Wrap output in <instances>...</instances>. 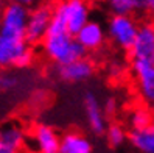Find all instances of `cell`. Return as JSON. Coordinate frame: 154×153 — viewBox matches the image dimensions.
<instances>
[{"label":"cell","instance_id":"21","mask_svg":"<svg viewBox=\"0 0 154 153\" xmlns=\"http://www.w3.org/2000/svg\"><path fill=\"white\" fill-rule=\"evenodd\" d=\"M10 2H16V3H20L26 8H33L36 5H39V3H44L45 0H10Z\"/></svg>","mask_w":154,"mask_h":153},{"label":"cell","instance_id":"15","mask_svg":"<svg viewBox=\"0 0 154 153\" xmlns=\"http://www.w3.org/2000/svg\"><path fill=\"white\" fill-rule=\"evenodd\" d=\"M128 142L135 151L154 153V123L128 131Z\"/></svg>","mask_w":154,"mask_h":153},{"label":"cell","instance_id":"17","mask_svg":"<svg viewBox=\"0 0 154 153\" xmlns=\"http://www.w3.org/2000/svg\"><path fill=\"white\" fill-rule=\"evenodd\" d=\"M104 138L111 148H120L128 142V131L122 123H107Z\"/></svg>","mask_w":154,"mask_h":153},{"label":"cell","instance_id":"2","mask_svg":"<svg viewBox=\"0 0 154 153\" xmlns=\"http://www.w3.org/2000/svg\"><path fill=\"white\" fill-rule=\"evenodd\" d=\"M34 50L25 38L0 34V69L28 67L34 62Z\"/></svg>","mask_w":154,"mask_h":153},{"label":"cell","instance_id":"6","mask_svg":"<svg viewBox=\"0 0 154 153\" xmlns=\"http://www.w3.org/2000/svg\"><path fill=\"white\" fill-rule=\"evenodd\" d=\"M53 19V6L48 3H39L30 8L28 21L25 28V39L31 46L41 44L45 33L48 31V27Z\"/></svg>","mask_w":154,"mask_h":153},{"label":"cell","instance_id":"16","mask_svg":"<svg viewBox=\"0 0 154 153\" xmlns=\"http://www.w3.org/2000/svg\"><path fill=\"white\" fill-rule=\"evenodd\" d=\"M128 125L129 128H143L148 125L154 123V114H152V108L146 106V105H137L128 113Z\"/></svg>","mask_w":154,"mask_h":153},{"label":"cell","instance_id":"3","mask_svg":"<svg viewBox=\"0 0 154 153\" xmlns=\"http://www.w3.org/2000/svg\"><path fill=\"white\" fill-rule=\"evenodd\" d=\"M139 30V22L134 14H112L106 25V34L117 49L128 52L135 39Z\"/></svg>","mask_w":154,"mask_h":153},{"label":"cell","instance_id":"13","mask_svg":"<svg viewBox=\"0 0 154 153\" xmlns=\"http://www.w3.org/2000/svg\"><path fill=\"white\" fill-rule=\"evenodd\" d=\"M84 113L89 130L95 136H103L107 127V116L103 110V105L100 103L94 92H87L84 95Z\"/></svg>","mask_w":154,"mask_h":153},{"label":"cell","instance_id":"18","mask_svg":"<svg viewBox=\"0 0 154 153\" xmlns=\"http://www.w3.org/2000/svg\"><path fill=\"white\" fill-rule=\"evenodd\" d=\"M112 14H135L143 10V0H106Z\"/></svg>","mask_w":154,"mask_h":153},{"label":"cell","instance_id":"8","mask_svg":"<svg viewBox=\"0 0 154 153\" xmlns=\"http://www.w3.org/2000/svg\"><path fill=\"white\" fill-rule=\"evenodd\" d=\"M131 59H154V22L145 21L139 24V30L135 34L131 49L128 50Z\"/></svg>","mask_w":154,"mask_h":153},{"label":"cell","instance_id":"20","mask_svg":"<svg viewBox=\"0 0 154 153\" xmlns=\"http://www.w3.org/2000/svg\"><path fill=\"white\" fill-rule=\"evenodd\" d=\"M103 110H104L106 116L115 114V111H117V102H115V98H107V100L104 102V105H103Z\"/></svg>","mask_w":154,"mask_h":153},{"label":"cell","instance_id":"12","mask_svg":"<svg viewBox=\"0 0 154 153\" xmlns=\"http://www.w3.org/2000/svg\"><path fill=\"white\" fill-rule=\"evenodd\" d=\"M75 38L89 53V52H98L101 49L107 39V34L101 22L90 19L75 33Z\"/></svg>","mask_w":154,"mask_h":153},{"label":"cell","instance_id":"23","mask_svg":"<svg viewBox=\"0 0 154 153\" xmlns=\"http://www.w3.org/2000/svg\"><path fill=\"white\" fill-rule=\"evenodd\" d=\"M152 66H154V59H152Z\"/></svg>","mask_w":154,"mask_h":153},{"label":"cell","instance_id":"5","mask_svg":"<svg viewBox=\"0 0 154 153\" xmlns=\"http://www.w3.org/2000/svg\"><path fill=\"white\" fill-rule=\"evenodd\" d=\"M131 72L142 103L154 110V66L152 61L131 59Z\"/></svg>","mask_w":154,"mask_h":153},{"label":"cell","instance_id":"19","mask_svg":"<svg viewBox=\"0 0 154 153\" xmlns=\"http://www.w3.org/2000/svg\"><path fill=\"white\" fill-rule=\"evenodd\" d=\"M17 77L11 74H0V89L2 91H11L17 86Z\"/></svg>","mask_w":154,"mask_h":153},{"label":"cell","instance_id":"4","mask_svg":"<svg viewBox=\"0 0 154 153\" xmlns=\"http://www.w3.org/2000/svg\"><path fill=\"white\" fill-rule=\"evenodd\" d=\"M53 16L62 21L70 33H76L90 21V5L87 0H59L53 6Z\"/></svg>","mask_w":154,"mask_h":153},{"label":"cell","instance_id":"22","mask_svg":"<svg viewBox=\"0 0 154 153\" xmlns=\"http://www.w3.org/2000/svg\"><path fill=\"white\" fill-rule=\"evenodd\" d=\"M143 10L154 14V0H143Z\"/></svg>","mask_w":154,"mask_h":153},{"label":"cell","instance_id":"14","mask_svg":"<svg viewBox=\"0 0 154 153\" xmlns=\"http://www.w3.org/2000/svg\"><path fill=\"white\" fill-rule=\"evenodd\" d=\"M94 150V144L86 134L79 131H69L61 134L59 153H90Z\"/></svg>","mask_w":154,"mask_h":153},{"label":"cell","instance_id":"10","mask_svg":"<svg viewBox=\"0 0 154 153\" xmlns=\"http://www.w3.org/2000/svg\"><path fill=\"white\" fill-rule=\"evenodd\" d=\"M28 139L39 153H59L61 134L47 123H38L28 134Z\"/></svg>","mask_w":154,"mask_h":153},{"label":"cell","instance_id":"1","mask_svg":"<svg viewBox=\"0 0 154 153\" xmlns=\"http://www.w3.org/2000/svg\"><path fill=\"white\" fill-rule=\"evenodd\" d=\"M41 46L45 58L56 66L87 55L83 46L76 41L75 34L70 33L67 27L62 24V21L56 19L55 16L51 19L48 31L45 33L44 39L41 41Z\"/></svg>","mask_w":154,"mask_h":153},{"label":"cell","instance_id":"9","mask_svg":"<svg viewBox=\"0 0 154 153\" xmlns=\"http://www.w3.org/2000/svg\"><path fill=\"white\" fill-rule=\"evenodd\" d=\"M56 74L62 81L67 83H83L92 78L95 74V64L92 59H89L87 55L73 61L64 62L56 66Z\"/></svg>","mask_w":154,"mask_h":153},{"label":"cell","instance_id":"11","mask_svg":"<svg viewBox=\"0 0 154 153\" xmlns=\"http://www.w3.org/2000/svg\"><path fill=\"white\" fill-rule=\"evenodd\" d=\"M26 142L28 134L19 122H5L0 125V153L20 151Z\"/></svg>","mask_w":154,"mask_h":153},{"label":"cell","instance_id":"7","mask_svg":"<svg viewBox=\"0 0 154 153\" xmlns=\"http://www.w3.org/2000/svg\"><path fill=\"white\" fill-rule=\"evenodd\" d=\"M30 8L20 3L10 2L0 16V34L13 36V38H25L26 21H28Z\"/></svg>","mask_w":154,"mask_h":153}]
</instances>
